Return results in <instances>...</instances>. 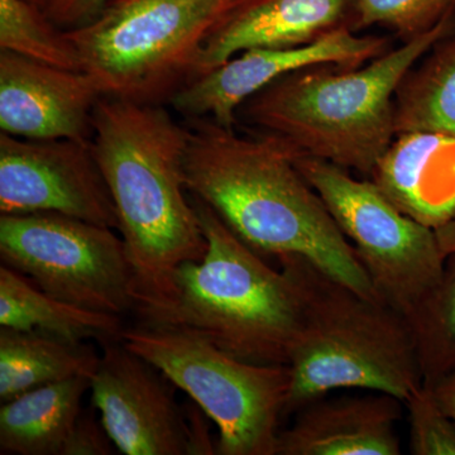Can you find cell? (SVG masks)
Wrapping results in <instances>:
<instances>
[{"label":"cell","instance_id":"2e32d148","mask_svg":"<svg viewBox=\"0 0 455 455\" xmlns=\"http://www.w3.org/2000/svg\"><path fill=\"white\" fill-rule=\"evenodd\" d=\"M371 179L405 214L438 229L455 220V137L397 134Z\"/></svg>","mask_w":455,"mask_h":455},{"label":"cell","instance_id":"6da1fadb","mask_svg":"<svg viewBox=\"0 0 455 455\" xmlns=\"http://www.w3.org/2000/svg\"><path fill=\"white\" fill-rule=\"evenodd\" d=\"M185 184L257 253L302 256L370 300L383 302L355 248L299 170L298 147L275 134L239 136L194 119Z\"/></svg>","mask_w":455,"mask_h":455},{"label":"cell","instance_id":"30bf717a","mask_svg":"<svg viewBox=\"0 0 455 455\" xmlns=\"http://www.w3.org/2000/svg\"><path fill=\"white\" fill-rule=\"evenodd\" d=\"M59 212L118 229V217L90 140L0 134V214Z\"/></svg>","mask_w":455,"mask_h":455},{"label":"cell","instance_id":"f1b7e54d","mask_svg":"<svg viewBox=\"0 0 455 455\" xmlns=\"http://www.w3.org/2000/svg\"><path fill=\"white\" fill-rule=\"evenodd\" d=\"M440 247L445 256H455V220L435 229Z\"/></svg>","mask_w":455,"mask_h":455},{"label":"cell","instance_id":"7a4b0ae2","mask_svg":"<svg viewBox=\"0 0 455 455\" xmlns=\"http://www.w3.org/2000/svg\"><path fill=\"white\" fill-rule=\"evenodd\" d=\"M188 139L161 104L103 95L94 109L90 145L133 269L134 314L166 304L176 269L208 250L185 184Z\"/></svg>","mask_w":455,"mask_h":455},{"label":"cell","instance_id":"8992f818","mask_svg":"<svg viewBox=\"0 0 455 455\" xmlns=\"http://www.w3.org/2000/svg\"><path fill=\"white\" fill-rule=\"evenodd\" d=\"M238 0H110L66 36L106 97L161 104L196 76L205 42Z\"/></svg>","mask_w":455,"mask_h":455},{"label":"cell","instance_id":"44dd1931","mask_svg":"<svg viewBox=\"0 0 455 455\" xmlns=\"http://www.w3.org/2000/svg\"><path fill=\"white\" fill-rule=\"evenodd\" d=\"M0 51L70 71H84L82 57L65 31L28 0H0Z\"/></svg>","mask_w":455,"mask_h":455},{"label":"cell","instance_id":"5b68a950","mask_svg":"<svg viewBox=\"0 0 455 455\" xmlns=\"http://www.w3.org/2000/svg\"><path fill=\"white\" fill-rule=\"evenodd\" d=\"M301 291L284 416L329 392L359 388L405 403L421 385L414 331L403 314L370 300L302 256L278 257Z\"/></svg>","mask_w":455,"mask_h":455},{"label":"cell","instance_id":"7402d4cb","mask_svg":"<svg viewBox=\"0 0 455 455\" xmlns=\"http://www.w3.org/2000/svg\"><path fill=\"white\" fill-rule=\"evenodd\" d=\"M425 385L455 373V256L444 276L409 320Z\"/></svg>","mask_w":455,"mask_h":455},{"label":"cell","instance_id":"f546056e","mask_svg":"<svg viewBox=\"0 0 455 455\" xmlns=\"http://www.w3.org/2000/svg\"><path fill=\"white\" fill-rule=\"evenodd\" d=\"M28 2L33 3V4L37 5V7L46 8L47 4L51 2V0H28Z\"/></svg>","mask_w":455,"mask_h":455},{"label":"cell","instance_id":"d6986e66","mask_svg":"<svg viewBox=\"0 0 455 455\" xmlns=\"http://www.w3.org/2000/svg\"><path fill=\"white\" fill-rule=\"evenodd\" d=\"M0 401L74 377L92 379L100 355L85 343L0 326Z\"/></svg>","mask_w":455,"mask_h":455},{"label":"cell","instance_id":"277c9868","mask_svg":"<svg viewBox=\"0 0 455 455\" xmlns=\"http://www.w3.org/2000/svg\"><path fill=\"white\" fill-rule=\"evenodd\" d=\"M455 17L355 68L319 65L280 77L239 108L248 122L305 155L372 176L396 139L395 95Z\"/></svg>","mask_w":455,"mask_h":455},{"label":"cell","instance_id":"7c38bea8","mask_svg":"<svg viewBox=\"0 0 455 455\" xmlns=\"http://www.w3.org/2000/svg\"><path fill=\"white\" fill-rule=\"evenodd\" d=\"M90 383L92 405L121 453L187 455L184 410L175 385L122 340L101 346Z\"/></svg>","mask_w":455,"mask_h":455},{"label":"cell","instance_id":"9a60e30c","mask_svg":"<svg viewBox=\"0 0 455 455\" xmlns=\"http://www.w3.org/2000/svg\"><path fill=\"white\" fill-rule=\"evenodd\" d=\"M403 401L376 392L366 396H325L298 412L278 434L276 455H400L397 423Z\"/></svg>","mask_w":455,"mask_h":455},{"label":"cell","instance_id":"603a6c76","mask_svg":"<svg viewBox=\"0 0 455 455\" xmlns=\"http://www.w3.org/2000/svg\"><path fill=\"white\" fill-rule=\"evenodd\" d=\"M353 9L355 31L385 26L410 41L455 17V0H353Z\"/></svg>","mask_w":455,"mask_h":455},{"label":"cell","instance_id":"5bb4252c","mask_svg":"<svg viewBox=\"0 0 455 455\" xmlns=\"http://www.w3.org/2000/svg\"><path fill=\"white\" fill-rule=\"evenodd\" d=\"M353 20V0H238L206 40L194 77L244 51L301 46Z\"/></svg>","mask_w":455,"mask_h":455},{"label":"cell","instance_id":"4316f807","mask_svg":"<svg viewBox=\"0 0 455 455\" xmlns=\"http://www.w3.org/2000/svg\"><path fill=\"white\" fill-rule=\"evenodd\" d=\"M182 410L187 423V455L217 454V442L209 429L211 418L191 398Z\"/></svg>","mask_w":455,"mask_h":455},{"label":"cell","instance_id":"cb8c5ba5","mask_svg":"<svg viewBox=\"0 0 455 455\" xmlns=\"http://www.w3.org/2000/svg\"><path fill=\"white\" fill-rule=\"evenodd\" d=\"M403 405L409 415V451L414 455H455V421L423 385Z\"/></svg>","mask_w":455,"mask_h":455},{"label":"cell","instance_id":"d4e9b609","mask_svg":"<svg viewBox=\"0 0 455 455\" xmlns=\"http://www.w3.org/2000/svg\"><path fill=\"white\" fill-rule=\"evenodd\" d=\"M114 448L101 419L97 418V409L92 405L77 418L61 455H110Z\"/></svg>","mask_w":455,"mask_h":455},{"label":"cell","instance_id":"ffe728a7","mask_svg":"<svg viewBox=\"0 0 455 455\" xmlns=\"http://www.w3.org/2000/svg\"><path fill=\"white\" fill-rule=\"evenodd\" d=\"M395 127L396 136L434 132L455 137V28L398 85Z\"/></svg>","mask_w":455,"mask_h":455},{"label":"cell","instance_id":"4fadbf2b","mask_svg":"<svg viewBox=\"0 0 455 455\" xmlns=\"http://www.w3.org/2000/svg\"><path fill=\"white\" fill-rule=\"evenodd\" d=\"M103 97L85 71H70L0 51V130L23 140H90Z\"/></svg>","mask_w":455,"mask_h":455},{"label":"cell","instance_id":"ba28073f","mask_svg":"<svg viewBox=\"0 0 455 455\" xmlns=\"http://www.w3.org/2000/svg\"><path fill=\"white\" fill-rule=\"evenodd\" d=\"M299 170L355 248L385 304L414 316L444 276L447 256L435 229L409 217L372 180L301 154Z\"/></svg>","mask_w":455,"mask_h":455},{"label":"cell","instance_id":"8fae6325","mask_svg":"<svg viewBox=\"0 0 455 455\" xmlns=\"http://www.w3.org/2000/svg\"><path fill=\"white\" fill-rule=\"evenodd\" d=\"M387 46L386 38L359 36L347 25L301 46L244 51L191 79L170 103L191 121L211 119L235 128L239 108L280 77L319 65L359 68L381 56Z\"/></svg>","mask_w":455,"mask_h":455},{"label":"cell","instance_id":"9c48e42d","mask_svg":"<svg viewBox=\"0 0 455 455\" xmlns=\"http://www.w3.org/2000/svg\"><path fill=\"white\" fill-rule=\"evenodd\" d=\"M0 257L42 291L82 309L122 316L136 307L133 269L112 228L59 212L2 215Z\"/></svg>","mask_w":455,"mask_h":455},{"label":"cell","instance_id":"83f0119b","mask_svg":"<svg viewBox=\"0 0 455 455\" xmlns=\"http://www.w3.org/2000/svg\"><path fill=\"white\" fill-rule=\"evenodd\" d=\"M433 388L436 400L445 412L455 421V373L442 377L433 385H427Z\"/></svg>","mask_w":455,"mask_h":455},{"label":"cell","instance_id":"3957f363","mask_svg":"<svg viewBox=\"0 0 455 455\" xmlns=\"http://www.w3.org/2000/svg\"><path fill=\"white\" fill-rule=\"evenodd\" d=\"M190 199L208 250L176 269L170 300L137 313L140 324L196 335L250 363L289 366L301 324L298 281L268 266L211 206Z\"/></svg>","mask_w":455,"mask_h":455},{"label":"cell","instance_id":"484cf974","mask_svg":"<svg viewBox=\"0 0 455 455\" xmlns=\"http://www.w3.org/2000/svg\"><path fill=\"white\" fill-rule=\"evenodd\" d=\"M109 2L110 0H51L44 11L59 28L68 31L94 20Z\"/></svg>","mask_w":455,"mask_h":455},{"label":"cell","instance_id":"ac0fdd59","mask_svg":"<svg viewBox=\"0 0 455 455\" xmlns=\"http://www.w3.org/2000/svg\"><path fill=\"white\" fill-rule=\"evenodd\" d=\"M0 326L71 341L122 340V316L82 309L53 298L20 272L0 267Z\"/></svg>","mask_w":455,"mask_h":455},{"label":"cell","instance_id":"52a82bcc","mask_svg":"<svg viewBox=\"0 0 455 455\" xmlns=\"http://www.w3.org/2000/svg\"><path fill=\"white\" fill-rule=\"evenodd\" d=\"M128 349L161 371L217 425L218 455H276L291 371L232 357L196 335L140 324L123 331Z\"/></svg>","mask_w":455,"mask_h":455},{"label":"cell","instance_id":"e0dca14e","mask_svg":"<svg viewBox=\"0 0 455 455\" xmlns=\"http://www.w3.org/2000/svg\"><path fill=\"white\" fill-rule=\"evenodd\" d=\"M92 379L74 377L27 391L0 407V454L61 455Z\"/></svg>","mask_w":455,"mask_h":455}]
</instances>
